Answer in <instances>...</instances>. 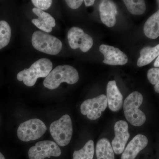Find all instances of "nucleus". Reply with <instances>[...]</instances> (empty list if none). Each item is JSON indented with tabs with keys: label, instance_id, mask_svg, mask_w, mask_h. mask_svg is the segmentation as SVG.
Segmentation results:
<instances>
[{
	"label": "nucleus",
	"instance_id": "cd10ccee",
	"mask_svg": "<svg viewBox=\"0 0 159 159\" xmlns=\"http://www.w3.org/2000/svg\"><path fill=\"white\" fill-rule=\"evenodd\" d=\"M0 159H6L2 154L0 152Z\"/></svg>",
	"mask_w": 159,
	"mask_h": 159
},
{
	"label": "nucleus",
	"instance_id": "2eb2a0df",
	"mask_svg": "<svg viewBox=\"0 0 159 159\" xmlns=\"http://www.w3.org/2000/svg\"><path fill=\"white\" fill-rule=\"evenodd\" d=\"M146 37L156 39L159 36V10L154 13L146 21L144 26Z\"/></svg>",
	"mask_w": 159,
	"mask_h": 159
},
{
	"label": "nucleus",
	"instance_id": "1a4fd4ad",
	"mask_svg": "<svg viewBox=\"0 0 159 159\" xmlns=\"http://www.w3.org/2000/svg\"><path fill=\"white\" fill-rule=\"evenodd\" d=\"M68 39L71 48H80L83 52L88 51L93 43L92 38L78 27H73L69 30Z\"/></svg>",
	"mask_w": 159,
	"mask_h": 159
},
{
	"label": "nucleus",
	"instance_id": "9d476101",
	"mask_svg": "<svg viewBox=\"0 0 159 159\" xmlns=\"http://www.w3.org/2000/svg\"><path fill=\"white\" fill-rule=\"evenodd\" d=\"M114 130L115 137L112 141L111 146L116 154H120L124 151L130 137L127 122L124 120L118 121L114 126Z\"/></svg>",
	"mask_w": 159,
	"mask_h": 159
},
{
	"label": "nucleus",
	"instance_id": "f8f14e48",
	"mask_svg": "<svg viewBox=\"0 0 159 159\" xmlns=\"http://www.w3.org/2000/svg\"><path fill=\"white\" fill-rule=\"evenodd\" d=\"M148 140L145 135L138 134L129 142L122 152L121 159H135L140 152L147 146Z\"/></svg>",
	"mask_w": 159,
	"mask_h": 159
},
{
	"label": "nucleus",
	"instance_id": "20e7f679",
	"mask_svg": "<svg viewBox=\"0 0 159 159\" xmlns=\"http://www.w3.org/2000/svg\"><path fill=\"white\" fill-rule=\"evenodd\" d=\"M50 133L54 141L60 146H65L70 142L73 135V125L68 115L63 116L60 119L50 125Z\"/></svg>",
	"mask_w": 159,
	"mask_h": 159
},
{
	"label": "nucleus",
	"instance_id": "f3484780",
	"mask_svg": "<svg viewBox=\"0 0 159 159\" xmlns=\"http://www.w3.org/2000/svg\"><path fill=\"white\" fill-rule=\"evenodd\" d=\"M96 154L97 159H115L114 150L108 139L103 138L98 141Z\"/></svg>",
	"mask_w": 159,
	"mask_h": 159
},
{
	"label": "nucleus",
	"instance_id": "f257e3e1",
	"mask_svg": "<svg viewBox=\"0 0 159 159\" xmlns=\"http://www.w3.org/2000/svg\"><path fill=\"white\" fill-rule=\"evenodd\" d=\"M79 74L76 69L69 65L58 66L50 72L44 80L45 87L53 90L62 82L74 84L78 81Z\"/></svg>",
	"mask_w": 159,
	"mask_h": 159
},
{
	"label": "nucleus",
	"instance_id": "bb28decb",
	"mask_svg": "<svg viewBox=\"0 0 159 159\" xmlns=\"http://www.w3.org/2000/svg\"><path fill=\"white\" fill-rule=\"evenodd\" d=\"M154 66L155 67H159V55L158 56L155 62L154 63Z\"/></svg>",
	"mask_w": 159,
	"mask_h": 159
},
{
	"label": "nucleus",
	"instance_id": "0eeeda50",
	"mask_svg": "<svg viewBox=\"0 0 159 159\" xmlns=\"http://www.w3.org/2000/svg\"><path fill=\"white\" fill-rule=\"evenodd\" d=\"M107 106L106 96L102 94L83 102L80 106V111L82 115L87 116L90 120H95L100 118Z\"/></svg>",
	"mask_w": 159,
	"mask_h": 159
},
{
	"label": "nucleus",
	"instance_id": "ddd939ff",
	"mask_svg": "<svg viewBox=\"0 0 159 159\" xmlns=\"http://www.w3.org/2000/svg\"><path fill=\"white\" fill-rule=\"evenodd\" d=\"M107 98L109 108L113 112L118 111L123 105V96L115 80H111L107 87Z\"/></svg>",
	"mask_w": 159,
	"mask_h": 159
},
{
	"label": "nucleus",
	"instance_id": "7ed1b4c3",
	"mask_svg": "<svg viewBox=\"0 0 159 159\" xmlns=\"http://www.w3.org/2000/svg\"><path fill=\"white\" fill-rule=\"evenodd\" d=\"M143 97L139 92H133L126 97L123 103V110L126 120L131 125L142 126L146 121L145 114L139 109Z\"/></svg>",
	"mask_w": 159,
	"mask_h": 159
},
{
	"label": "nucleus",
	"instance_id": "a211bd4d",
	"mask_svg": "<svg viewBox=\"0 0 159 159\" xmlns=\"http://www.w3.org/2000/svg\"><path fill=\"white\" fill-rule=\"evenodd\" d=\"M95 152V145L93 140H89L80 150L75 151L73 159H93Z\"/></svg>",
	"mask_w": 159,
	"mask_h": 159
},
{
	"label": "nucleus",
	"instance_id": "dca6fc26",
	"mask_svg": "<svg viewBox=\"0 0 159 159\" xmlns=\"http://www.w3.org/2000/svg\"><path fill=\"white\" fill-rule=\"evenodd\" d=\"M159 55V44L154 47H146L140 51L137 65L142 67L150 63Z\"/></svg>",
	"mask_w": 159,
	"mask_h": 159
},
{
	"label": "nucleus",
	"instance_id": "5701e85b",
	"mask_svg": "<svg viewBox=\"0 0 159 159\" xmlns=\"http://www.w3.org/2000/svg\"><path fill=\"white\" fill-rule=\"evenodd\" d=\"M31 2L36 8L41 10H47L51 7L52 1L51 0H32Z\"/></svg>",
	"mask_w": 159,
	"mask_h": 159
},
{
	"label": "nucleus",
	"instance_id": "b1692460",
	"mask_svg": "<svg viewBox=\"0 0 159 159\" xmlns=\"http://www.w3.org/2000/svg\"><path fill=\"white\" fill-rule=\"evenodd\" d=\"M32 22L40 30L47 32L50 33L52 30V28L48 25L43 21L40 19H34L32 20Z\"/></svg>",
	"mask_w": 159,
	"mask_h": 159
},
{
	"label": "nucleus",
	"instance_id": "4be33fe9",
	"mask_svg": "<svg viewBox=\"0 0 159 159\" xmlns=\"http://www.w3.org/2000/svg\"><path fill=\"white\" fill-rule=\"evenodd\" d=\"M147 77L151 84L154 85L156 93H159V67L153 68L148 70Z\"/></svg>",
	"mask_w": 159,
	"mask_h": 159
},
{
	"label": "nucleus",
	"instance_id": "6e6552de",
	"mask_svg": "<svg viewBox=\"0 0 159 159\" xmlns=\"http://www.w3.org/2000/svg\"><path fill=\"white\" fill-rule=\"evenodd\" d=\"M61 151L59 146L53 141H43L37 142L29 151L30 159H44L51 157H59Z\"/></svg>",
	"mask_w": 159,
	"mask_h": 159
},
{
	"label": "nucleus",
	"instance_id": "6ab92c4d",
	"mask_svg": "<svg viewBox=\"0 0 159 159\" xmlns=\"http://www.w3.org/2000/svg\"><path fill=\"white\" fill-rule=\"evenodd\" d=\"M123 2L132 14L140 15L143 14L146 10L145 2L143 0H124Z\"/></svg>",
	"mask_w": 159,
	"mask_h": 159
},
{
	"label": "nucleus",
	"instance_id": "39448f33",
	"mask_svg": "<svg viewBox=\"0 0 159 159\" xmlns=\"http://www.w3.org/2000/svg\"><path fill=\"white\" fill-rule=\"evenodd\" d=\"M31 43L38 51L50 55L58 54L62 48V43L58 39L41 31L34 32Z\"/></svg>",
	"mask_w": 159,
	"mask_h": 159
},
{
	"label": "nucleus",
	"instance_id": "9b49d317",
	"mask_svg": "<svg viewBox=\"0 0 159 159\" xmlns=\"http://www.w3.org/2000/svg\"><path fill=\"white\" fill-rule=\"evenodd\" d=\"M99 51L104 55L103 62L109 65H124L128 62V58L125 53L112 46L102 44Z\"/></svg>",
	"mask_w": 159,
	"mask_h": 159
},
{
	"label": "nucleus",
	"instance_id": "393cba45",
	"mask_svg": "<svg viewBox=\"0 0 159 159\" xmlns=\"http://www.w3.org/2000/svg\"><path fill=\"white\" fill-rule=\"evenodd\" d=\"M65 2L71 9H76L80 7L84 1L82 0H67Z\"/></svg>",
	"mask_w": 159,
	"mask_h": 159
},
{
	"label": "nucleus",
	"instance_id": "412c9836",
	"mask_svg": "<svg viewBox=\"0 0 159 159\" xmlns=\"http://www.w3.org/2000/svg\"><path fill=\"white\" fill-rule=\"evenodd\" d=\"M32 11L34 14L38 16L39 18L43 21L48 25L50 26L51 28L55 27L56 25L55 19L51 15L36 8H33L32 9Z\"/></svg>",
	"mask_w": 159,
	"mask_h": 159
},
{
	"label": "nucleus",
	"instance_id": "f03ea898",
	"mask_svg": "<svg viewBox=\"0 0 159 159\" xmlns=\"http://www.w3.org/2000/svg\"><path fill=\"white\" fill-rule=\"evenodd\" d=\"M53 64L48 58H41L29 69H25L17 75V80L23 81L27 86H33L40 77H46L52 71Z\"/></svg>",
	"mask_w": 159,
	"mask_h": 159
},
{
	"label": "nucleus",
	"instance_id": "aec40b11",
	"mask_svg": "<svg viewBox=\"0 0 159 159\" xmlns=\"http://www.w3.org/2000/svg\"><path fill=\"white\" fill-rule=\"evenodd\" d=\"M11 29L5 20H0V50L6 47L10 42Z\"/></svg>",
	"mask_w": 159,
	"mask_h": 159
},
{
	"label": "nucleus",
	"instance_id": "423d86ee",
	"mask_svg": "<svg viewBox=\"0 0 159 159\" xmlns=\"http://www.w3.org/2000/svg\"><path fill=\"white\" fill-rule=\"evenodd\" d=\"M47 129V126L41 120L31 119L20 124L17 129V136L23 142L34 141L42 136Z\"/></svg>",
	"mask_w": 159,
	"mask_h": 159
},
{
	"label": "nucleus",
	"instance_id": "4468645a",
	"mask_svg": "<svg viewBox=\"0 0 159 159\" xmlns=\"http://www.w3.org/2000/svg\"><path fill=\"white\" fill-rule=\"evenodd\" d=\"M100 18L102 23L108 27H112L116 22L117 7L112 1L104 0L99 6Z\"/></svg>",
	"mask_w": 159,
	"mask_h": 159
},
{
	"label": "nucleus",
	"instance_id": "a878e982",
	"mask_svg": "<svg viewBox=\"0 0 159 159\" xmlns=\"http://www.w3.org/2000/svg\"><path fill=\"white\" fill-rule=\"evenodd\" d=\"M84 2L85 3V6L88 7V6H93L95 3V1L94 0H85Z\"/></svg>",
	"mask_w": 159,
	"mask_h": 159
}]
</instances>
